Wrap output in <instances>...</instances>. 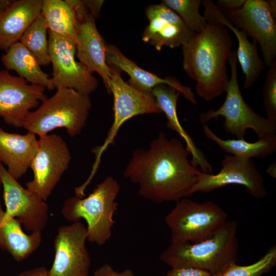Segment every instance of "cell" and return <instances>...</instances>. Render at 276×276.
Instances as JSON below:
<instances>
[{
    "label": "cell",
    "instance_id": "obj_18",
    "mask_svg": "<svg viewBox=\"0 0 276 276\" xmlns=\"http://www.w3.org/2000/svg\"><path fill=\"white\" fill-rule=\"evenodd\" d=\"M202 5L204 9L203 16L207 21L219 22L229 28L236 37L238 44L236 51L238 62L245 76L244 88H250L255 84L265 65L259 54L257 41L253 39L250 42L246 34L234 26L212 1H202Z\"/></svg>",
    "mask_w": 276,
    "mask_h": 276
},
{
    "label": "cell",
    "instance_id": "obj_31",
    "mask_svg": "<svg viewBox=\"0 0 276 276\" xmlns=\"http://www.w3.org/2000/svg\"><path fill=\"white\" fill-rule=\"evenodd\" d=\"M166 276H213L210 272L194 267L171 268Z\"/></svg>",
    "mask_w": 276,
    "mask_h": 276
},
{
    "label": "cell",
    "instance_id": "obj_28",
    "mask_svg": "<svg viewBox=\"0 0 276 276\" xmlns=\"http://www.w3.org/2000/svg\"><path fill=\"white\" fill-rule=\"evenodd\" d=\"M162 3L175 12L191 31L199 33L205 28L207 21L199 12L201 0H163Z\"/></svg>",
    "mask_w": 276,
    "mask_h": 276
},
{
    "label": "cell",
    "instance_id": "obj_32",
    "mask_svg": "<svg viewBox=\"0 0 276 276\" xmlns=\"http://www.w3.org/2000/svg\"><path fill=\"white\" fill-rule=\"evenodd\" d=\"M94 276H138L130 269H126L118 271L113 268L109 264L105 263L97 268L94 273Z\"/></svg>",
    "mask_w": 276,
    "mask_h": 276
},
{
    "label": "cell",
    "instance_id": "obj_38",
    "mask_svg": "<svg viewBox=\"0 0 276 276\" xmlns=\"http://www.w3.org/2000/svg\"><path fill=\"white\" fill-rule=\"evenodd\" d=\"M271 12L274 18H276V1L269 0L267 1Z\"/></svg>",
    "mask_w": 276,
    "mask_h": 276
},
{
    "label": "cell",
    "instance_id": "obj_39",
    "mask_svg": "<svg viewBox=\"0 0 276 276\" xmlns=\"http://www.w3.org/2000/svg\"><path fill=\"white\" fill-rule=\"evenodd\" d=\"M1 186H2V182H1V178H0V189H1ZM2 209V208H1V202H0V211H1Z\"/></svg>",
    "mask_w": 276,
    "mask_h": 276
},
{
    "label": "cell",
    "instance_id": "obj_23",
    "mask_svg": "<svg viewBox=\"0 0 276 276\" xmlns=\"http://www.w3.org/2000/svg\"><path fill=\"white\" fill-rule=\"evenodd\" d=\"M20 222L0 211V248L8 252L18 262L28 258L40 246L41 232L26 234Z\"/></svg>",
    "mask_w": 276,
    "mask_h": 276
},
{
    "label": "cell",
    "instance_id": "obj_13",
    "mask_svg": "<svg viewBox=\"0 0 276 276\" xmlns=\"http://www.w3.org/2000/svg\"><path fill=\"white\" fill-rule=\"evenodd\" d=\"M220 164L221 169L216 174L201 171L191 190V196L196 192H209L235 184L244 186L248 193L256 198L266 196L267 191L263 176L252 159L225 155Z\"/></svg>",
    "mask_w": 276,
    "mask_h": 276
},
{
    "label": "cell",
    "instance_id": "obj_12",
    "mask_svg": "<svg viewBox=\"0 0 276 276\" xmlns=\"http://www.w3.org/2000/svg\"><path fill=\"white\" fill-rule=\"evenodd\" d=\"M223 13L234 26L257 41L265 64L269 67L276 59V21L268 1L246 0L241 8Z\"/></svg>",
    "mask_w": 276,
    "mask_h": 276
},
{
    "label": "cell",
    "instance_id": "obj_1",
    "mask_svg": "<svg viewBox=\"0 0 276 276\" xmlns=\"http://www.w3.org/2000/svg\"><path fill=\"white\" fill-rule=\"evenodd\" d=\"M190 154L180 140L160 132L148 148L132 151L124 176L137 186L144 198L157 203L177 202L191 196L201 172L191 164Z\"/></svg>",
    "mask_w": 276,
    "mask_h": 276
},
{
    "label": "cell",
    "instance_id": "obj_16",
    "mask_svg": "<svg viewBox=\"0 0 276 276\" xmlns=\"http://www.w3.org/2000/svg\"><path fill=\"white\" fill-rule=\"evenodd\" d=\"M145 14L149 24L142 34V40L158 51L164 47L173 49L182 46L195 34L175 12L162 3L147 7Z\"/></svg>",
    "mask_w": 276,
    "mask_h": 276
},
{
    "label": "cell",
    "instance_id": "obj_33",
    "mask_svg": "<svg viewBox=\"0 0 276 276\" xmlns=\"http://www.w3.org/2000/svg\"><path fill=\"white\" fill-rule=\"evenodd\" d=\"M246 0H218L217 8L222 12H229L242 7Z\"/></svg>",
    "mask_w": 276,
    "mask_h": 276
},
{
    "label": "cell",
    "instance_id": "obj_19",
    "mask_svg": "<svg viewBox=\"0 0 276 276\" xmlns=\"http://www.w3.org/2000/svg\"><path fill=\"white\" fill-rule=\"evenodd\" d=\"M106 60L107 64L119 68L129 76L128 83L136 88L146 93L159 84H166L177 90L191 103L197 104L194 94L191 88L183 85L174 77L162 78L139 67L126 57L115 45L106 43Z\"/></svg>",
    "mask_w": 276,
    "mask_h": 276
},
{
    "label": "cell",
    "instance_id": "obj_21",
    "mask_svg": "<svg viewBox=\"0 0 276 276\" xmlns=\"http://www.w3.org/2000/svg\"><path fill=\"white\" fill-rule=\"evenodd\" d=\"M42 0L13 1L0 13V49L6 51L41 14Z\"/></svg>",
    "mask_w": 276,
    "mask_h": 276
},
{
    "label": "cell",
    "instance_id": "obj_15",
    "mask_svg": "<svg viewBox=\"0 0 276 276\" xmlns=\"http://www.w3.org/2000/svg\"><path fill=\"white\" fill-rule=\"evenodd\" d=\"M28 83L0 70V117L10 126L22 127L30 110L47 98L44 87Z\"/></svg>",
    "mask_w": 276,
    "mask_h": 276
},
{
    "label": "cell",
    "instance_id": "obj_2",
    "mask_svg": "<svg viewBox=\"0 0 276 276\" xmlns=\"http://www.w3.org/2000/svg\"><path fill=\"white\" fill-rule=\"evenodd\" d=\"M232 46L231 35L217 21H207L200 33L181 46L183 68L195 82L197 94L206 102L226 90L229 80L226 63Z\"/></svg>",
    "mask_w": 276,
    "mask_h": 276
},
{
    "label": "cell",
    "instance_id": "obj_17",
    "mask_svg": "<svg viewBox=\"0 0 276 276\" xmlns=\"http://www.w3.org/2000/svg\"><path fill=\"white\" fill-rule=\"evenodd\" d=\"M95 19L89 12L77 18L76 55L91 73L99 75L106 89L112 70L106 60V43L96 27Z\"/></svg>",
    "mask_w": 276,
    "mask_h": 276
},
{
    "label": "cell",
    "instance_id": "obj_5",
    "mask_svg": "<svg viewBox=\"0 0 276 276\" xmlns=\"http://www.w3.org/2000/svg\"><path fill=\"white\" fill-rule=\"evenodd\" d=\"M120 186L112 176L106 177L98 183L86 197L75 196L65 200L61 209L63 217L75 222L83 219L87 226V240L103 245L110 238L118 210L116 199Z\"/></svg>",
    "mask_w": 276,
    "mask_h": 276
},
{
    "label": "cell",
    "instance_id": "obj_37",
    "mask_svg": "<svg viewBox=\"0 0 276 276\" xmlns=\"http://www.w3.org/2000/svg\"><path fill=\"white\" fill-rule=\"evenodd\" d=\"M13 1L0 0V13L7 9L11 4Z\"/></svg>",
    "mask_w": 276,
    "mask_h": 276
},
{
    "label": "cell",
    "instance_id": "obj_25",
    "mask_svg": "<svg viewBox=\"0 0 276 276\" xmlns=\"http://www.w3.org/2000/svg\"><path fill=\"white\" fill-rule=\"evenodd\" d=\"M205 136L223 151L232 155L251 159L269 156L276 151V135L258 139L254 142L241 139L224 140L216 135L206 124L203 125Z\"/></svg>",
    "mask_w": 276,
    "mask_h": 276
},
{
    "label": "cell",
    "instance_id": "obj_10",
    "mask_svg": "<svg viewBox=\"0 0 276 276\" xmlns=\"http://www.w3.org/2000/svg\"><path fill=\"white\" fill-rule=\"evenodd\" d=\"M49 52L53 66L52 83L55 89L72 88L89 96L99 82L87 68L76 59L75 42L48 30Z\"/></svg>",
    "mask_w": 276,
    "mask_h": 276
},
{
    "label": "cell",
    "instance_id": "obj_6",
    "mask_svg": "<svg viewBox=\"0 0 276 276\" xmlns=\"http://www.w3.org/2000/svg\"><path fill=\"white\" fill-rule=\"evenodd\" d=\"M227 62L231 76L224 101L217 109H209L200 113V122L205 124L212 119L222 117L224 131L237 139L244 140L248 129L253 130L258 139L275 135L276 122L257 114L242 97L238 83L236 51H232Z\"/></svg>",
    "mask_w": 276,
    "mask_h": 276
},
{
    "label": "cell",
    "instance_id": "obj_4",
    "mask_svg": "<svg viewBox=\"0 0 276 276\" xmlns=\"http://www.w3.org/2000/svg\"><path fill=\"white\" fill-rule=\"evenodd\" d=\"M92 103L89 96L59 87L46 98L35 111H30L22 127L39 137L58 128H64L70 137L80 134L85 127Z\"/></svg>",
    "mask_w": 276,
    "mask_h": 276
},
{
    "label": "cell",
    "instance_id": "obj_35",
    "mask_svg": "<svg viewBox=\"0 0 276 276\" xmlns=\"http://www.w3.org/2000/svg\"><path fill=\"white\" fill-rule=\"evenodd\" d=\"M17 276H49L48 270L43 266L24 271Z\"/></svg>",
    "mask_w": 276,
    "mask_h": 276
},
{
    "label": "cell",
    "instance_id": "obj_7",
    "mask_svg": "<svg viewBox=\"0 0 276 276\" xmlns=\"http://www.w3.org/2000/svg\"><path fill=\"white\" fill-rule=\"evenodd\" d=\"M227 218V213L214 201L198 202L185 198L176 202L165 221L171 243H196L212 237Z\"/></svg>",
    "mask_w": 276,
    "mask_h": 276
},
{
    "label": "cell",
    "instance_id": "obj_30",
    "mask_svg": "<svg viewBox=\"0 0 276 276\" xmlns=\"http://www.w3.org/2000/svg\"><path fill=\"white\" fill-rule=\"evenodd\" d=\"M263 96L266 118L276 122V59L266 73Z\"/></svg>",
    "mask_w": 276,
    "mask_h": 276
},
{
    "label": "cell",
    "instance_id": "obj_8",
    "mask_svg": "<svg viewBox=\"0 0 276 276\" xmlns=\"http://www.w3.org/2000/svg\"><path fill=\"white\" fill-rule=\"evenodd\" d=\"M112 74L106 90L113 98V121L104 142L95 147V155L90 175L95 176L100 165L101 157L114 139L122 125L129 119L141 114H159L162 111L151 93L141 91L124 81L121 71L109 65Z\"/></svg>",
    "mask_w": 276,
    "mask_h": 276
},
{
    "label": "cell",
    "instance_id": "obj_3",
    "mask_svg": "<svg viewBox=\"0 0 276 276\" xmlns=\"http://www.w3.org/2000/svg\"><path fill=\"white\" fill-rule=\"evenodd\" d=\"M238 224L227 221L212 237L196 243H172L160 255V260L171 268L194 267L218 275L236 263L238 251Z\"/></svg>",
    "mask_w": 276,
    "mask_h": 276
},
{
    "label": "cell",
    "instance_id": "obj_24",
    "mask_svg": "<svg viewBox=\"0 0 276 276\" xmlns=\"http://www.w3.org/2000/svg\"><path fill=\"white\" fill-rule=\"evenodd\" d=\"M1 61L7 71H15L19 77L28 82L49 90L55 89L51 78L41 70L36 57L20 41L13 44L6 51Z\"/></svg>",
    "mask_w": 276,
    "mask_h": 276
},
{
    "label": "cell",
    "instance_id": "obj_27",
    "mask_svg": "<svg viewBox=\"0 0 276 276\" xmlns=\"http://www.w3.org/2000/svg\"><path fill=\"white\" fill-rule=\"evenodd\" d=\"M48 32L45 21L41 14L28 28L19 40L33 54L40 65L51 63Z\"/></svg>",
    "mask_w": 276,
    "mask_h": 276
},
{
    "label": "cell",
    "instance_id": "obj_36",
    "mask_svg": "<svg viewBox=\"0 0 276 276\" xmlns=\"http://www.w3.org/2000/svg\"><path fill=\"white\" fill-rule=\"evenodd\" d=\"M267 173L272 177L275 178L276 177V163L273 162L267 168L266 170Z\"/></svg>",
    "mask_w": 276,
    "mask_h": 276
},
{
    "label": "cell",
    "instance_id": "obj_22",
    "mask_svg": "<svg viewBox=\"0 0 276 276\" xmlns=\"http://www.w3.org/2000/svg\"><path fill=\"white\" fill-rule=\"evenodd\" d=\"M151 93L157 105L164 113L167 120V127L176 132L185 142L186 147L192 155L191 163L196 168L199 166L201 171L211 174L213 168L204 154L197 148L191 137L186 131L178 120L177 103L181 94L174 88L166 84H159L154 87Z\"/></svg>",
    "mask_w": 276,
    "mask_h": 276
},
{
    "label": "cell",
    "instance_id": "obj_26",
    "mask_svg": "<svg viewBox=\"0 0 276 276\" xmlns=\"http://www.w3.org/2000/svg\"><path fill=\"white\" fill-rule=\"evenodd\" d=\"M41 14L49 31L75 42L77 20L67 0H43Z\"/></svg>",
    "mask_w": 276,
    "mask_h": 276
},
{
    "label": "cell",
    "instance_id": "obj_11",
    "mask_svg": "<svg viewBox=\"0 0 276 276\" xmlns=\"http://www.w3.org/2000/svg\"><path fill=\"white\" fill-rule=\"evenodd\" d=\"M86 227L80 221L60 226L54 241L49 276H88L91 264L86 246Z\"/></svg>",
    "mask_w": 276,
    "mask_h": 276
},
{
    "label": "cell",
    "instance_id": "obj_9",
    "mask_svg": "<svg viewBox=\"0 0 276 276\" xmlns=\"http://www.w3.org/2000/svg\"><path fill=\"white\" fill-rule=\"evenodd\" d=\"M71 160L69 147L60 135L48 134L39 137L38 150L30 166L33 178L26 183V189L46 201Z\"/></svg>",
    "mask_w": 276,
    "mask_h": 276
},
{
    "label": "cell",
    "instance_id": "obj_29",
    "mask_svg": "<svg viewBox=\"0 0 276 276\" xmlns=\"http://www.w3.org/2000/svg\"><path fill=\"white\" fill-rule=\"evenodd\" d=\"M275 265L276 246L273 245L254 263L242 266L233 263L217 276H262L270 272Z\"/></svg>",
    "mask_w": 276,
    "mask_h": 276
},
{
    "label": "cell",
    "instance_id": "obj_14",
    "mask_svg": "<svg viewBox=\"0 0 276 276\" xmlns=\"http://www.w3.org/2000/svg\"><path fill=\"white\" fill-rule=\"evenodd\" d=\"M0 178L6 214L17 219L28 231L41 232L49 219V206L45 201L24 188L1 162Z\"/></svg>",
    "mask_w": 276,
    "mask_h": 276
},
{
    "label": "cell",
    "instance_id": "obj_20",
    "mask_svg": "<svg viewBox=\"0 0 276 276\" xmlns=\"http://www.w3.org/2000/svg\"><path fill=\"white\" fill-rule=\"evenodd\" d=\"M38 146V140L34 133H10L0 127V162L7 166L8 172L16 180L30 168Z\"/></svg>",
    "mask_w": 276,
    "mask_h": 276
},
{
    "label": "cell",
    "instance_id": "obj_34",
    "mask_svg": "<svg viewBox=\"0 0 276 276\" xmlns=\"http://www.w3.org/2000/svg\"><path fill=\"white\" fill-rule=\"evenodd\" d=\"M83 2L88 10L89 14L95 19L98 17L104 1L86 0Z\"/></svg>",
    "mask_w": 276,
    "mask_h": 276
}]
</instances>
